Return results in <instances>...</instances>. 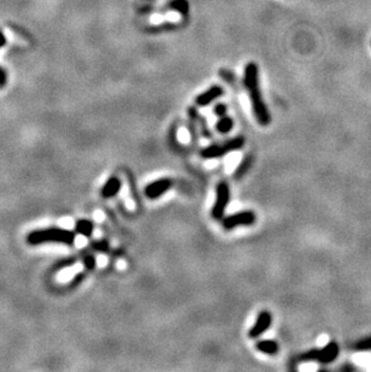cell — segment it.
<instances>
[{
	"instance_id": "44dd1931",
	"label": "cell",
	"mask_w": 371,
	"mask_h": 372,
	"mask_svg": "<svg viewBox=\"0 0 371 372\" xmlns=\"http://www.w3.org/2000/svg\"><path fill=\"white\" fill-rule=\"evenodd\" d=\"M85 280V273L81 272V273H78L75 277H73L71 283H70V286H71V288L76 287V286H80V283L82 282V281Z\"/></svg>"
},
{
	"instance_id": "ffe728a7",
	"label": "cell",
	"mask_w": 371,
	"mask_h": 372,
	"mask_svg": "<svg viewBox=\"0 0 371 372\" xmlns=\"http://www.w3.org/2000/svg\"><path fill=\"white\" fill-rule=\"evenodd\" d=\"M76 259H68V261H64V262H61L59 264H57V266H55L54 270H61V269H65V268H69V266H71L75 264Z\"/></svg>"
},
{
	"instance_id": "3957f363",
	"label": "cell",
	"mask_w": 371,
	"mask_h": 372,
	"mask_svg": "<svg viewBox=\"0 0 371 372\" xmlns=\"http://www.w3.org/2000/svg\"><path fill=\"white\" fill-rule=\"evenodd\" d=\"M245 138L243 136H236V138L227 140L226 142L218 143V145H211L205 147L204 150L200 151V157L204 159H216V158L225 157L227 154L239 151L245 146Z\"/></svg>"
},
{
	"instance_id": "cb8c5ba5",
	"label": "cell",
	"mask_w": 371,
	"mask_h": 372,
	"mask_svg": "<svg viewBox=\"0 0 371 372\" xmlns=\"http://www.w3.org/2000/svg\"><path fill=\"white\" fill-rule=\"evenodd\" d=\"M3 44H4V36H3V35L0 34V46H2Z\"/></svg>"
},
{
	"instance_id": "5b68a950",
	"label": "cell",
	"mask_w": 371,
	"mask_h": 372,
	"mask_svg": "<svg viewBox=\"0 0 371 372\" xmlns=\"http://www.w3.org/2000/svg\"><path fill=\"white\" fill-rule=\"evenodd\" d=\"M338 353H339L338 345L335 342H330L325 347H323L322 349H312L302 354V356L299 357V360L300 361L317 360L325 364V363H330L331 360H334L335 358H337Z\"/></svg>"
},
{
	"instance_id": "9a60e30c",
	"label": "cell",
	"mask_w": 371,
	"mask_h": 372,
	"mask_svg": "<svg viewBox=\"0 0 371 372\" xmlns=\"http://www.w3.org/2000/svg\"><path fill=\"white\" fill-rule=\"evenodd\" d=\"M234 127V122L230 117H227V116H223V117H219V121L217 122L216 129L218 131L220 134H228V133L232 131Z\"/></svg>"
},
{
	"instance_id": "7a4b0ae2",
	"label": "cell",
	"mask_w": 371,
	"mask_h": 372,
	"mask_svg": "<svg viewBox=\"0 0 371 372\" xmlns=\"http://www.w3.org/2000/svg\"><path fill=\"white\" fill-rule=\"evenodd\" d=\"M76 240V234L71 230L62 229V228H48L44 230H34L28 235L27 241L30 245H40L45 242H54V244L73 245Z\"/></svg>"
},
{
	"instance_id": "6da1fadb",
	"label": "cell",
	"mask_w": 371,
	"mask_h": 372,
	"mask_svg": "<svg viewBox=\"0 0 371 372\" xmlns=\"http://www.w3.org/2000/svg\"><path fill=\"white\" fill-rule=\"evenodd\" d=\"M245 86L250 94V99L253 107L255 118L261 125H269L271 118L265 106L263 98L258 86V69L254 63H250L245 69Z\"/></svg>"
},
{
	"instance_id": "7402d4cb",
	"label": "cell",
	"mask_w": 371,
	"mask_h": 372,
	"mask_svg": "<svg viewBox=\"0 0 371 372\" xmlns=\"http://www.w3.org/2000/svg\"><path fill=\"white\" fill-rule=\"evenodd\" d=\"M173 8H176L180 11H186L187 10V3L184 0H177V2L173 3Z\"/></svg>"
},
{
	"instance_id": "7c38bea8",
	"label": "cell",
	"mask_w": 371,
	"mask_h": 372,
	"mask_svg": "<svg viewBox=\"0 0 371 372\" xmlns=\"http://www.w3.org/2000/svg\"><path fill=\"white\" fill-rule=\"evenodd\" d=\"M253 160H254V158H253V156H251V154H248V156L245 157L244 159L241 160V163L237 165L235 173H234V178L237 181L241 180V178H243L245 175L248 173V170L251 169L252 164H253Z\"/></svg>"
},
{
	"instance_id": "603a6c76",
	"label": "cell",
	"mask_w": 371,
	"mask_h": 372,
	"mask_svg": "<svg viewBox=\"0 0 371 372\" xmlns=\"http://www.w3.org/2000/svg\"><path fill=\"white\" fill-rule=\"evenodd\" d=\"M359 348H371V340H367L365 342H362L358 345Z\"/></svg>"
},
{
	"instance_id": "e0dca14e",
	"label": "cell",
	"mask_w": 371,
	"mask_h": 372,
	"mask_svg": "<svg viewBox=\"0 0 371 372\" xmlns=\"http://www.w3.org/2000/svg\"><path fill=\"white\" fill-rule=\"evenodd\" d=\"M90 247H92L94 251L101 252V253H106V252L110 251V245H108V242L105 241V240L93 242Z\"/></svg>"
},
{
	"instance_id": "52a82bcc",
	"label": "cell",
	"mask_w": 371,
	"mask_h": 372,
	"mask_svg": "<svg viewBox=\"0 0 371 372\" xmlns=\"http://www.w3.org/2000/svg\"><path fill=\"white\" fill-rule=\"evenodd\" d=\"M173 187V180L171 178H159V180L153 181L146 185L145 195L149 199L156 200L162 196L164 193L170 191Z\"/></svg>"
},
{
	"instance_id": "277c9868",
	"label": "cell",
	"mask_w": 371,
	"mask_h": 372,
	"mask_svg": "<svg viewBox=\"0 0 371 372\" xmlns=\"http://www.w3.org/2000/svg\"><path fill=\"white\" fill-rule=\"evenodd\" d=\"M230 201V188L227 182H219L216 187V200L211 210L215 220H222Z\"/></svg>"
},
{
	"instance_id": "8992f818",
	"label": "cell",
	"mask_w": 371,
	"mask_h": 372,
	"mask_svg": "<svg viewBox=\"0 0 371 372\" xmlns=\"http://www.w3.org/2000/svg\"><path fill=\"white\" fill-rule=\"evenodd\" d=\"M255 223V215L252 211H243L223 217L222 227L226 230H233L239 226H252Z\"/></svg>"
},
{
	"instance_id": "d6986e66",
	"label": "cell",
	"mask_w": 371,
	"mask_h": 372,
	"mask_svg": "<svg viewBox=\"0 0 371 372\" xmlns=\"http://www.w3.org/2000/svg\"><path fill=\"white\" fill-rule=\"evenodd\" d=\"M213 111H215V114L218 116V117H223V116H226L227 114V106L225 104H217L215 108H213Z\"/></svg>"
},
{
	"instance_id": "8fae6325",
	"label": "cell",
	"mask_w": 371,
	"mask_h": 372,
	"mask_svg": "<svg viewBox=\"0 0 371 372\" xmlns=\"http://www.w3.org/2000/svg\"><path fill=\"white\" fill-rule=\"evenodd\" d=\"M255 348L261 353L268 354V356H275L279 352V345L274 340H263L255 343Z\"/></svg>"
},
{
	"instance_id": "2e32d148",
	"label": "cell",
	"mask_w": 371,
	"mask_h": 372,
	"mask_svg": "<svg viewBox=\"0 0 371 372\" xmlns=\"http://www.w3.org/2000/svg\"><path fill=\"white\" fill-rule=\"evenodd\" d=\"M181 20V16L178 15V13L176 12H171V13H168V15H155L151 17V20H150V22L153 23V24H159L164 22V21H166V22H180Z\"/></svg>"
},
{
	"instance_id": "4fadbf2b",
	"label": "cell",
	"mask_w": 371,
	"mask_h": 372,
	"mask_svg": "<svg viewBox=\"0 0 371 372\" xmlns=\"http://www.w3.org/2000/svg\"><path fill=\"white\" fill-rule=\"evenodd\" d=\"M188 115H190L191 121L194 122V123H197L199 127H200L201 134L204 135L205 138H210V136H211V134H210V131H209L208 125H206V121H204V118L199 116L198 111L195 110V108H193V107H190V108H188Z\"/></svg>"
},
{
	"instance_id": "ac0fdd59",
	"label": "cell",
	"mask_w": 371,
	"mask_h": 372,
	"mask_svg": "<svg viewBox=\"0 0 371 372\" xmlns=\"http://www.w3.org/2000/svg\"><path fill=\"white\" fill-rule=\"evenodd\" d=\"M85 265H86L87 270H93L94 268H96L97 262H96V258H94L93 254L85 255Z\"/></svg>"
},
{
	"instance_id": "5bb4252c",
	"label": "cell",
	"mask_w": 371,
	"mask_h": 372,
	"mask_svg": "<svg viewBox=\"0 0 371 372\" xmlns=\"http://www.w3.org/2000/svg\"><path fill=\"white\" fill-rule=\"evenodd\" d=\"M75 230L76 233L82 235V236L90 237L94 231V224L88 219H80L76 222Z\"/></svg>"
},
{
	"instance_id": "30bf717a",
	"label": "cell",
	"mask_w": 371,
	"mask_h": 372,
	"mask_svg": "<svg viewBox=\"0 0 371 372\" xmlns=\"http://www.w3.org/2000/svg\"><path fill=\"white\" fill-rule=\"evenodd\" d=\"M222 94H223V89L218 86H215L212 87V88H210L208 92L198 96L197 99H195V103H197V105H199V106H206V105H209L212 100L217 99V98L222 96Z\"/></svg>"
},
{
	"instance_id": "ba28073f",
	"label": "cell",
	"mask_w": 371,
	"mask_h": 372,
	"mask_svg": "<svg viewBox=\"0 0 371 372\" xmlns=\"http://www.w3.org/2000/svg\"><path fill=\"white\" fill-rule=\"evenodd\" d=\"M272 323V315L269 311H262L261 313L258 314L257 319H255V323L253 326L248 331V336L250 339H257L261 335H263L267 330L270 328Z\"/></svg>"
},
{
	"instance_id": "9c48e42d",
	"label": "cell",
	"mask_w": 371,
	"mask_h": 372,
	"mask_svg": "<svg viewBox=\"0 0 371 372\" xmlns=\"http://www.w3.org/2000/svg\"><path fill=\"white\" fill-rule=\"evenodd\" d=\"M121 187H122V182L120 178L116 176L110 177L106 182H105L103 188H101V196H103L104 199L115 198V196L120 193Z\"/></svg>"
}]
</instances>
